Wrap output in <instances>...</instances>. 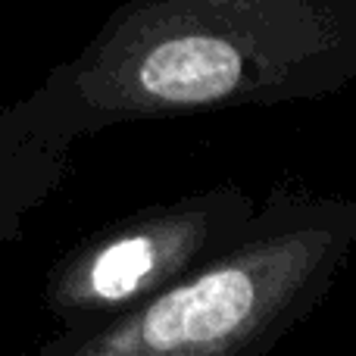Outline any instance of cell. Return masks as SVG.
<instances>
[{
	"label": "cell",
	"mask_w": 356,
	"mask_h": 356,
	"mask_svg": "<svg viewBox=\"0 0 356 356\" xmlns=\"http://www.w3.org/2000/svg\"><path fill=\"white\" fill-rule=\"evenodd\" d=\"M356 85V0H125L13 100L72 147L113 125L322 100Z\"/></svg>",
	"instance_id": "cell-1"
},
{
	"label": "cell",
	"mask_w": 356,
	"mask_h": 356,
	"mask_svg": "<svg viewBox=\"0 0 356 356\" xmlns=\"http://www.w3.org/2000/svg\"><path fill=\"white\" fill-rule=\"evenodd\" d=\"M356 247L353 197L275 184L219 253L129 316L41 356H266L322 307Z\"/></svg>",
	"instance_id": "cell-2"
},
{
	"label": "cell",
	"mask_w": 356,
	"mask_h": 356,
	"mask_svg": "<svg viewBox=\"0 0 356 356\" xmlns=\"http://www.w3.org/2000/svg\"><path fill=\"white\" fill-rule=\"evenodd\" d=\"M238 181L184 194L94 228L44 278V313L60 334H91L172 288L219 253L253 216Z\"/></svg>",
	"instance_id": "cell-3"
},
{
	"label": "cell",
	"mask_w": 356,
	"mask_h": 356,
	"mask_svg": "<svg viewBox=\"0 0 356 356\" xmlns=\"http://www.w3.org/2000/svg\"><path fill=\"white\" fill-rule=\"evenodd\" d=\"M69 154V144L29 129L13 104L0 106V253L22 238L29 216L63 184Z\"/></svg>",
	"instance_id": "cell-4"
}]
</instances>
